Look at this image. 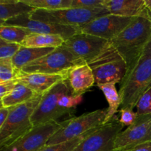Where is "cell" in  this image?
Instances as JSON below:
<instances>
[{"label": "cell", "instance_id": "cell-5", "mask_svg": "<svg viewBox=\"0 0 151 151\" xmlns=\"http://www.w3.org/2000/svg\"><path fill=\"white\" fill-rule=\"evenodd\" d=\"M107 14H109V12L106 8L71 7L55 10L36 9L29 13V16L34 20L47 23L81 27L94 19Z\"/></svg>", "mask_w": 151, "mask_h": 151}, {"label": "cell", "instance_id": "cell-6", "mask_svg": "<svg viewBox=\"0 0 151 151\" xmlns=\"http://www.w3.org/2000/svg\"><path fill=\"white\" fill-rule=\"evenodd\" d=\"M107 109H97L62 122V126L47 142V145L60 144L80 137L91 130L104 125Z\"/></svg>", "mask_w": 151, "mask_h": 151}, {"label": "cell", "instance_id": "cell-11", "mask_svg": "<svg viewBox=\"0 0 151 151\" xmlns=\"http://www.w3.org/2000/svg\"><path fill=\"white\" fill-rule=\"evenodd\" d=\"M147 142H151V115H138L133 125L116 136L114 148L116 151H131Z\"/></svg>", "mask_w": 151, "mask_h": 151}, {"label": "cell", "instance_id": "cell-37", "mask_svg": "<svg viewBox=\"0 0 151 151\" xmlns=\"http://www.w3.org/2000/svg\"><path fill=\"white\" fill-rule=\"evenodd\" d=\"M118 151H124V150H118Z\"/></svg>", "mask_w": 151, "mask_h": 151}, {"label": "cell", "instance_id": "cell-25", "mask_svg": "<svg viewBox=\"0 0 151 151\" xmlns=\"http://www.w3.org/2000/svg\"><path fill=\"white\" fill-rule=\"evenodd\" d=\"M94 129L91 130V131H88L86 134H83V135L80 136V137H76V138L71 139L69 141L65 142L60 143V144L53 145H49L45 146L44 148L41 151H73L74 149L87 137L89 134H91Z\"/></svg>", "mask_w": 151, "mask_h": 151}, {"label": "cell", "instance_id": "cell-9", "mask_svg": "<svg viewBox=\"0 0 151 151\" xmlns=\"http://www.w3.org/2000/svg\"><path fill=\"white\" fill-rule=\"evenodd\" d=\"M123 128L119 119L115 116L110 122L88 134L73 151H116L115 139Z\"/></svg>", "mask_w": 151, "mask_h": 151}, {"label": "cell", "instance_id": "cell-34", "mask_svg": "<svg viewBox=\"0 0 151 151\" xmlns=\"http://www.w3.org/2000/svg\"><path fill=\"white\" fill-rule=\"evenodd\" d=\"M131 151H151V142H147L134 147Z\"/></svg>", "mask_w": 151, "mask_h": 151}, {"label": "cell", "instance_id": "cell-24", "mask_svg": "<svg viewBox=\"0 0 151 151\" xmlns=\"http://www.w3.org/2000/svg\"><path fill=\"white\" fill-rule=\"evenodd\" d=\"M25 4L36 9L47 10H61L72 7V0H22Z\"/></svg>", "mask_w": 151, "mask_h": 151}, {"label": "cell", "instance_id": "cell-28", "mask_svg": "<svg viewBox=\"0 0 151 151\" xmlns=\"http://www.w3.org/2000/svg\"><path fill=\"white\" fill-rule=\"evenodd\" d=\"M21 47V44L8 42L0 38V59L13 58Z\"/></svg>", "mask_w": 151, "mask_h": 151}, {"label": "cell", "instance_id": "cell-27", "mask_svg": "<svg viewBox=\"0 0 151 151\" xmlns=\"http://www.w3.org/2000/svg\"><path fill=\"white\" fill-rule=\"evenodd\" d=\"M137 113L139 115H151V86L139 97L137 103Z\"/></svg>", "mask_w": 151, "mask_h": 151}, {"label": "cell", "instance_id": "cell-10", "mask_svg": "<svg viewBox=\"0 0 151 151\" xmlns=\"http://www.w3.org/2000/svg\"><path fill=\"white\" fill-rule=\"evenodd\" d=\"M61 126L62 122H48L34 126L16 142L0 148V151H41Z\"/></svg>", "mask_w": 151, "mask_h": 151}, {"label": "cell", "instance_id": "cell-12", "mask_svg": "<svg viewBox=\"0 0 151 151\" xmlns=\"http://www.w3.org/2000/svg\"><path fill=\"white\" fill-rule=\"evenodd\" d=\"M0 25H11L25 28L31 33L36 34H50L61 36L65 41L72 36L81 33L80 27L70 26L55 24L47 23L31 19L29 13L20 15L19 16L6 21Z\"/></svg>", "mask_w": 151, "mask_h": 151}, {"label": "cell", "instance_id": "cell-13", "mask_svg": "<svg viewBox=\"0 0 151 151\" xmlns=\"http://www.w3.org/2000/svg\"><path fill=\"white\" fill-rule=\"evenodd\" d=\"M134 18L109 14L99 17L80 27L82 33L94 35L108 41H111L131 24Z\"/></svg>", "mask_w": 151, "mask_h": 151}, {"label": "cell", "instance_id": "cell-19", "mask_svg": "<svg viewBox=\"0 0 151 151\" xmlns=\"http://www.w3.org/2000/svg\"><path fill=\"white\" fill-rule=\"evenodd\" d=\"M65 42L61 36L50 34L31 33L28 35L22 46L32 48H58Z\"/></svg>", "mask_w": 151, "mask_h": 151}, {"label": "cell", "instance_id": "cell-4", "mask_svg": "<svg viewBox=\"0 0 151 151\" xmlns=\"http://www.w3.org/2000/svg\"><path fill=\"white\" fill-rule=\"evenodd\" d=\"M87 64L94 74L97 85L120 83L126 74V63L115 47L109 42Z\"/></svg>", "mask_w": 151, "mask_h": 151}, {"label": "cell", "instance_id": "cell-35", "mask_svg": "<svg viewBox=\"0 0 151 151\" xmlns=\"http://www.w3.org/2000/svg\"><path fill=\"white\" fill-rule=\"evenodd\" d=\"M145 7L149 12H151V0H145Z\"/></svg>", "mask_w": 151, "mask_h": 151}, {"label": "cell", "instance_id": "cell-16", "mask_svg": "<svg viewBox=\"0 0 151 151\" xmlns=\"http://www.w3.org/2000/svg\"><path fill=\"white\" fill-rule=\"evenodd\" d=\"M16 81L32 89L36 94L43 95L55 85L64 81V77L61 75L24 73L19 70Z\"/></svg>", "mask_w": 151, "mask_h": 151}, {"label": "cell", "instance_id": "cell-33", "mask_svg": "<svg viewBox=\"0 0 151 151\" xmlns=\"http://www.w3.org/2000/svg\"><path fill=\"white\" fill-rule=\"evenodd\" d=\"M11 108H5L1 106L0 107V127L2 126L5 121L7 120L9 114H10Z\"/></svg>", "mask_w": 151, "mask_h": 151}, {"label": "cell", "instance_id": "cell-18", "mask_svg": "<svg viewBox=\"0 0 151 151\" xmlns=\"http://www.w3.org/2000/svg\"><path fill=\"white\" fill-rule=\"evenodd\" d=\"M35 10L22 0H0V24L20 15L32 13Z\"/></svg>", "mask_w": 151, "mask_h": 151}, {"label": "cell", "instance_id": "cell-14", "mask_svg": "<svg viewBox=\"0 0 151 151\" xmlns=\"http://www.w3.org/2000/svg\"><path fill=\"white\" fill-rule=\"evenodd\" d=\"M109 41L85 33H78L65 41L62 47L67 49L76 58L88 63L94 58Z\"/></svg>", "mask_w": 151, "mask_h": 151}, {"label": "cell", "instance_id": "cell-26", "mask_svg": "<svg viewBox=\"0 0 151 151\" xmlns=\"http://www.w3.org/2000/svg\"><path fill=\"white\" fill-rule=\"evenodd\" d=\"M19 70L15 68L12 58L0 59V83L16 80Z\"/></svg>", "mask_w": 151, "mask_h": 151}, {"label": "cell", "instance_id": "cell-36", "mask_svg": "<svg viewBox=\"0 0 151 151\" xmlns=\"http://www.w3.org/2000/svg\"><path fill=\"white\" fill-rule=\"evenodd\" d=\"M147 13H148L149 20H150V24H151V12H149L148 10H147Z\"/></svg>", "mask_w": 151, "mask_h": 151}, {"label": "cell", "instance_id": "cell-29", "mask_svg": "<svg viewBox=\"0 0 151 151\" xmlns=\"http://www.w3.org/2000/svg\"><path fill=\"white\" fill-rule=\"evenodd\" d=\"M83 96L75 97L72 94H66L60 99L58 104L62 109L68 111L71 114L74 111L75 107L82 102Z\"/></svg>", "mask_w": 151, "mask_h": 151}, {"label": "cell", "instance_id": "cell-8", "mask_svg": "<svg viewBox=\"0 0 151 151\" xmlns=\"http://www.w3.org/2000/svg\"><path fill=\"white\" fill-rule=\"evenodd\" d=\"M84 63L63 47L55 48L49 54L24 66V73H41L63 75L72 66Z\"/></svg>", "mask_w": 151, "mask_h": 151}, {"label": "cell", "instance_id": "cell-31", "mask_svg": "<svg viewBox=\"0 0 151 151\" xmlns=\"http://www.w3.org/2000/svg\"><path fill=\"white\" fill-rule=\"evenodd\" d=\"M119 113H120L119 122L123 126L129 127L130 125H133L138 117V114L137 112L134 111V109H121Z\"/></svg>", "mask_w": 151, "mask_h": 151}, {"label": "cell", "instance_id": "cell-17", "mask_svg": "<svg viewBox=\"0 0 151 151\" xmlns=\"http://www.w3.org/2000/svg\"><path fill=\"white\" fill-rule=\"evenodd\" d=\"M105 7L111 14L127 18L143 16L147 11L145 0H106Z\"/></svg>", "mask_w": 151, "mask_h": 151}, {"label": "cell", "instance_id": "cell-20", "mask_svg": "<svg viewBox=\"0 0 151 151\" xmlns=\"http://www.w3.org/2000/svg\"><path fill=\"white\" fill-rule=\"evenodd\" d=\"M38 95L41 94H36L26 86L18 83L10 94L1 98V106L5 108L15 107L29 101Z\"/></svg>", "mask_w": 151, "mask_h": 151}, {"label": "cell", "instance_id": "cell-15", "mask_svg": "<svg viewBox=\"0 0 151 151\" xmlns=\"http://www.w3.org/2000/svg\"><path fill=\"white\" fill-rule=\"evenodd\" d=\"M73 96L80 97L94 85L95 79L92 70L87 63L75 65L63 75Z\"/></svg>", "mask_w": 151, "mask_h": 151}, {"label": "cell", "instance_id": "cell-30", "mask_svg": "<svg viewBox=\"0 0 151 151\" xmlns=\"http://www.w3.org/2000/svg\"><path fill=\"white\" fill-rule=\"evenodd\" d=\"M106 0H72V7L78 8H106ZM107 9V8H106Z\"/></svg>", "mask_w": 151, "mask_h": 151}, {"label": "cell", "instance_id": "cell-3", "mask_svg": "<svg viewBox=\"0 0 151 151\" xmlns=\"http://www.w3.org/2000/svg\"><path fill=\"white\" fill-rule=\"evenodd\" d=\"M42 95H38L23 104L12 107L4 125L0 127V148L10 145L32 128L31 117Z\"/></svg>", "mask_w": 151, "mask_h": 151}, {"label": "cell", "instance_id": "cell-1", "mask_svg": "<svg viewBox=\"0 0 151 151\" xmlns=\"http://www.w3.org/2000/svg\"><path fill=\"white\" fill-rule=\"evenodd\" d=\"M150 38L151 24L147 10L143 16L134 18L123 31L109 41L126 63L125 77L134 69Z\"/></svg>", "mask_w": 151, "mask_h": 151}, {"label": "cell", "instance_id": "cell-23", "mask_svg": "<svg viewBox=\"0 0 151 151\" xmlns=\"http://www.w3.org/2000/svg\"><path fill=\"white\" fill-rule=\"evenodd\" d=\"M31 32L25 28L11 25H0V38L6 41L22 45Z\"/></svg>", "mask_w": 151, "mask_h": 151}, {"label": "cell", "instance_id": "cell-7", "mask_svg": "<svg viewBox=\"0 0 151 151\" xmlns=\"http://www.w3.org/2000/svg\"><path fill=\"white\" fill-rule=\"evenodd\" d=\"M66 94H72V92L65 81L59 82L44 93L31 117L33 126L58 122L62 116L70 114V112L62 109L58 104L60 99Z\"/></svg>", "mask_w": 151, "mask_h": 151}, {"label": "cell", "instance_id": "cell-2", "mask_svg": "<svg viewBox=\"0 0 151 151\" xmlns=\"http://www.w3.org/2000/svg\"><path fill=\"white\" fill-rule=\"evenodd\" d=\"M151 86V38L137 64L120 83L122 109H134L139 97Z\"/></svg>", "mask_w": 151, "mask_h": 151}, {"label": "cell", "instance_id": "cell-21", "mask_svg": "<svg viewBox=\"0 0 151 151\" xmlns=\"http://www.w3.org/2000/svg\"><path fill=\"white\" fill-rule=\"evenodd\" d=\"M54 50V48H32L22 46L19 52L12 58L13 65L16 69L21 70L24 66L49 54Z\"/></svg>", "mask_w": 151, "mask_h": 151}, {"label": "cell", "instance_id": "cell-22", "mask_svg": "<svg viewBox=\"0 0 151 151\" xmlns=\"http://www.w3.org/2000/svg\"><path fill=\"white\" fill-rule=\"evenodd\" d=\"M97 86L103 91V94L109 103L107 116L104 122V124H106L116 116V114L118 112V109L122 105V100L119 92L116 91L115 84H98Z\"/></svg>", "mask_w": 151, "mask_h": 151}, {"label": "cell", "instance_id": "cell-32", "mask_svg": "<svg viewBox=\"0 0 151 151\" xmlns=\"http://www.w3.org/2000/svg\"><path fill=\"white\" fill-rule=\"evenodd\" d=\"M17 83L16 80L0 83V98H2L5 95L10 94L14 89Z\"/></svg>", "mask_w": 151, "mask_h": 151}]
</instances>
